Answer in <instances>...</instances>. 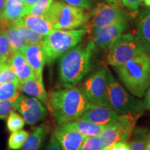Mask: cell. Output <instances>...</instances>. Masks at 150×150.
Masks as SVG:
<instances>
[{
  "mask_svg": "<svg viewBox=\"0 0 150 150\" xmlns=\"http://www.w3.org/2000/svg\"><path fill=\"white\" fill-rule=\"evenodd\" d=\"M19 90L22 93L38 99L46 105L48 102V95L45 88L43 80H40L35 76L24 81L19 82Z\"/></svg>",
  "mask_w": 150,
  "mask_h": 150,
  "instance_id": "cell-18",
  "label": "cell"
},
{
  "mask_svg": "<svg viewBox=\"0 0 150 150\" xmlns=\"http://www.w3.org/2000/svg\"><path fill=\"white\" fill-rule=\"evenodd\" d=\"M44 17L54 29L71 30L85 25L89 20V13L81 8L54 1Z\"/></svg>",
  "mask_w": 150,
  "mask_h": 150,
  "instance_id": "cell-5",
  "label": "cell"
},
{
  "mask_svg": "<svg viewBox=\"0 0 150 150\" xmlns=\"http://www.w3.org/2000/svg\"><path fill=\"white\" fill-rule=\"evenodd\" d=\"M26 9L23 0H6L1 19L8 23H13L25 15Z\"/></svg>",
  "mask_w": 150,
  "mask_h": 150,
  "instance_id": "cell-19",
  "label": "cell"
},
{
  "mask_svg": "<svg viewBox=\"0 0 150 150\" xmlns=\"http://www.w3.org/2000/svg\"><path fill=\"white\" fill-rule=\"evenodd\" d=\"M128 23L127 19L101 27H92L91 31L92 40L96 46L108 49L110 45L127 29Z\"/></svg>",
  "mask_w": 150,
  "mask_h": 150,
  "instance_id": "cell-12",
  "label": "cell"
},
{
  "mask_svg": "<svg viewBox=\"0 0 150 150\" xmlns=\"http://www.w3.org/2000/svg\"><path fill=\"white\" fill-rule=\"evenodd\" d=\"M60 1L72 6L83 9H89L95 4L96 0H60Z\"/></svg>",
  "mask_w": 150,
  "mask_h": 150,
  "instance_id": "cell-34",
  "label": "cell"
},
{
  "mask_svg": "<svg viewBox=\"0 0 150 150\" xmlns=\"http://www.w3.org/2000/svg\"><path fill=\"white\" fill-rule=\"evenodd\" d=\"M96 45L93 40L80 44L63 54L59 59V79L65 87H73L91 70Z\"/></svg>",
  "mask_w": 150,
  "mask_h": 150,
  "instance_id": "cell-2",
  "label": "cell"
},
{
  "mask_svg": "<svg viewBox=\"0 0 150 150\" xmlns=\"http://www.w3.org/2000/svg\"><path fill=\"white\" fill-rule=\"evenodd\" d=\"M106 1L108 3H111V4H119L120 2H121V0H106Z\"/></svg>",
  "mask_w": 150,
  "mask_h": 150,
  "instance_id": "cell-42",
  "label": "cell"
},
{
  "mask_svg": "<svg viewBox=\"0 0 150 150\" xmlns=\"http://www.w3.org/2000/svg\"><path fill=\"white\" fill-rule=\"evenodd\" d=\"M143 0H121V2L125 7L130 11H137Z\"/></svg>",
  "mask_w": 150,
  "mask_h": 150,
  "instance_id": "cell-35",
  "label": "cell"
},
{
  "mask_svg": "<svg viewBox=\"0 0 150 150\" xmlns=\"http://www.w3.org/2000/svg\"><path fill=\"white\" fill-rule=\"evenodd\" d=\"M108 99L110 108L118 113L136 114L143 109L142 102L131 96L108 69Z\"/></svg>",
  "mask_w": 150,
  "mask_h": 150,
  "instance_id": "cell-6",
  "label": "cell"
},
{
  "mask_svg": "<svg viewBox=\"0 0 150 150\" xmlns=\"http://www.w3.org/2000/svg\"><path fill=\"white\" fill-rule=\"evenodd\" d=\"M145 150H150V134L148 136L147 142H146Z\"/></svg>",
  "mask_w": 150,
  "mask_h": 150,
  "instance_id": "cell-41",
  "label": "cell"
},
{
  "mask_svg": "<svg viewBox=\"0 0 150 150\" xmlns=\"http://www.w3.org/2000/svg\"><path fill=\"white\" fill-rule=\"evenodd\" d=\"M5 1L6 0H0V21L2 20V19H1V14H2V12H3Z\"/></svg>",
  "mask_w": 150,
  "mask_h": 150,
  "instance_id": "cell-40",
  "label": "cell"
},
{
  "mask_svg": "<svg viewBox=\"0 0 150 150\" xmlns=\"http://www.w3.org/2000/svg\"><path fill=\"white\" fill-rule=\"evenodd\" d=\"M103 148L100 136L86 137L80 150H101Z\"/></svg>",
  "mask_w": 150,
  "mask_h": 150,
  "instance_id": "cell-32",
  "label": "cell"
},
{
  "mask_svg": "<svg viewBox=\"0 0 150 150\" xmlns=\"http://www.w3.org/2000/svg\"><path fill=\"white\" fill-rule=\"evenodd\" d=\"M47 106L58 125H61L79 120L94 104L89 102L81 89L73 86L50 93Z\"/></svg>",
  "mask_w": 150,
  "mask_h": 150,
  "instance_id": "cell-1",
  "label": "cell"
},
{
  "mask_svg": "<svg viewBox=\"0 0 150 150\" xmlns=\"http://www.w3.org/2000/svg\"><path fill=\"white\" fill-rule=\"evenodd\" d=\"M4 31L8 38L13 53L21 52L27 45L15 24H7L4 27Z\"/></svg>",
  "mask_w": 150,
  "mask_h": 150,
  "instance_id": "cell-23",
  "label": "cell"
},
{
  "mask_svg": "<svg viewBox=\"0 0 150 150\" xmlns=\"http://www.w3.org/2000/svg\"><path fill=\"white\" fill-rule=\"evenodd\" d=\"M112 150H129L128 143L126 142H118L113 144Z\"/></svg>",
  "mask_w": 150,
  "mask_h": 150,
  "instance_id": "cell-38",
  "label": "cell"
},
{
  "mask_svg": "<svg viewBox=\"0 0 150 150\" xmlns=\"http://www.w3.org/2000/svg\"><path fill=\"white\" fill-rule=\"evenodd\" d=\"M148 136L145 129H136L131 134L128 143L129 150H145L146 142Z\"/></svg>",
  "mask_w": 150,
  "mask_h": 150,
  "instance_id": "cell-25",
  "label": "cell"
},
{
  "mask_svg": "<svg viewBox=\"0 0 150 150\" xmlns=\"http://www.w3.org/2000/svg\"><path fill=\"white\" fill-rule=\"evenodd\" d=\"M63 150H80L86 137L66 124L58 125L53 133Z\"/></svg>",
  "mask_w": 150,
  "mask_h": 150,
  "instance_id": "cell-13",
  "label": "cell"
},
{
  "mask_svg": "<svg viewBox=\"0 0 150 150\" xmlns=\"http://www.w3.org/2000/svg\"><path fill=\"white\" fill-rule=\"evenodd\" d=\"M120 115L112 108L94 105L81 116L79 119L101 125L108 126L117 119Z\"/></svg>",
  "mask_w": 150,
  "mask_h": 150,
  "instance_id": "cell-15",
  "label": "cell"
},
{
  "mask_svg": "<svg viewBox=\"0 0 150 150\" xmlns=\"http://www.w3.org/2000/svg\"><path fill=\"white\" fill-rule=\"evenodd\" d=\"M16 110L22 115L25 123L29 125L40 122L47 115V109L40 100L35 97L24 96L22 94L18 97Z\"/></svg>",
  "mask_w": 150,
  "mask_h": 150,
  "instance_id": "cell-11",
  "label": "cell"
},
{
  "mask_svg": "<svg viewBox=\"0 0 150 150\" xmlns=\"http://www.w3.org/2000/svg\"><path fill=\"white\" fill-rule=\"evenodd\" d=\"M49 129L45 126L35 127L29 134L27 140L20 150H39L48 134Z\"/></svg>",
  "mask_w": 150,
  "mask_h": 150,
  "instance_id": "cell-21",
  "label": "cell"
},
{
  "mask_svg": "<svg viewBox=\"0 0 150 150\" xmlns=\"http://www.w3.org/2000/svg\"><path fill=\"white\" fill-rule=\"evenodd\" d=\"M67 125L71 128L79 131L86 137L99 136L104 129L107 126H101L91 122L83 120H76L71 122L67 123Z\"/></svg>",
  "mask_w": 150,
  "mask_h": 150,
  "instance_id": "cell-22",
  "label": "cell"
},
{
  "mask_svg": "<svg viewBox=\"0 0 150 150\" xmlns=\"http://www.w3.org/2000/svg\"><path fill=\"white\" fill-rule=\"evenodd\" d=\"M115 70L129 93L138 98L144 96L150 85V56L147 52L115 66Z\"/></svg>",
  "mask_w": 150,
  "mask_h": 150,
  "instance_id": "cell-3",
  "label": "cell"
},
{
  "mask_svg": "<svg viewBox=\"0 0 150 150\" xmlns=\"http://www.w3.org/2000/svg\"><path fill=\"white\" fill-rule=\"evenodd\" d=\"M38 0H23V1L25 4L26 6L27 7H29L31 6V5H33V4L36 2Z\"/></svg>",
  "mask_w": 150,
  "mask_h": 150,
  "instance_id": "cell-39",
  "label": "cell"
},
{
  "mask_svg": "<svg viewBox=\"0 0 150 150\" xmlns=\"http://www.w3.org/2000/svg\"><path fill=\"white\" fill-rule=\"evenodd\" d=\"M8 63L16 73L19 82L35 76L33 70L21 52H13Z\"/></svg>",
  "mask_w": 150,
  "mask_h": 150,
  "instance_id": "cell-17",
  "label": "cell"
},
{
  "mask_svg": "<svg viewBox=\"0 0 150 150\" xmlns=\"http://www.w3.org/2000/svg\"><path fill=\"white\" fill-rule=\"evenodd\" d=\"M126 18L125 12L117 4L99 3L89 13L87 29L109 25Z\"/></svg>",
  "mask_w": 150,
  "mask_h": 150,
  "instance_id": "cell-10",
  "label": "cell"
},
{
  "mask_svg": "<svg viewBox=\"0 0 150 150\" xmlns=\"http://www.w3.org/2000/svg\"><path fill=\"white\" fill-rule=\"evenodd\" d=\"M29 133L27 131L19 130L12 132L8 138V146L11 150H18L24 145L27 140Z\"/></svg>",
  "mask_w": 150,
  "mask_h": 150,
  "instance_id": "cell-28",
  "label": "cell"
},
{
  "mask_svg": "<svg viewBox=\"0 0 150 150\" xmlns=\"http://www.w3.org/2000/svg\"><path fill=\"white\" fill-rule=\"evenodd\" d=\"M88 32L86 27L80 29H54L43 38L41 45L45 54L46 63L52 64L65 52L81 42Z\"/></svg>",
  "mask_w": 150,
  "mask_h": 150,
  "instance_id": "cell-4",
  "label": "cell"
},
{
  "mask_svg": "<svg viewBox=\"0 0 150 150\" xmlns=\"http://www.w3.org/2000/svg\"><path fill=\"white\" fill-rule=\"evenodd\" d=\"M6 63H1V62H0V74H1V72L3 71L5 65Z\"/></svg>",
  "mask_w": 150,
  "mask_h": 150,
  "instance_id": "cell-44",
  "label": "cell"
},
{
  "mask_svg": "<svg viewBox=\"0 0 150 150\" xmlns=\"http://www.w3.org/2000/svg\"><path fill=\"white\" fill-rule=\"evenodd\" d=\"M138 116L136 114H122L113 123L106 127L99 135L102 140L103 148L118 142L128 141Z\"/></svg>",
  "mask_w": 150,
  "mask_h": 150,
  "instance_id": "cell-9",
  "label": "cell"
},
{
  "mask_svg": "<svg viewBox=\"0 0 150 150\" xmlns=\"http://www.w3.org/2000/svg\"><path fill=\"white\" fill-rule=\"evenodd\" d=\"M136 36L150 56V10L144 11L138 21Z\"/></svg>",
  "mask_w": 150,
  "mask_h": 150,
  "instance_id": "cell-20",
  "label": "cell"
},
{
  "mask_svg": "<svg viewBox=\"0 0 150 150\" xmlns=\"http://www.w3.org/2000/svg\"><path fill=\"white\" fill-rule=\"evenodd\" d=\"M149 134H150V129H149Z\"/></svg>",
  "mask_w": 150,
  "mask_h": 150,
  "instance_id": "cell-45",
  "label": "cell"
},
{
  "mask_svg": "<svg viewBox=\"0 0 150 150\" xmlns=\"http://www.w3.org/2000/svg\"><path fill=\"white\" fill-rule=\"evenodd\" d=\"M15 81H18L16 73L8 64V63H7L3 71L0 74V85L6 82Z\"/></svg>",
  "mask_w": 150,
  "mask_h": 150,
  "instance_id": "cell-33",
  "label": "cell"
},
{
  "mask_svg": "<svg viewBox=\"0 0 150 150\" xmlns=\"http://www.w3.org/2000/svg\"><path fill=\"white\" fill-rule=\"evenodd\" d=\"M18 97L11 100L0 101V120L7 119L11 112L17 109Z\"/></svg>",
  "mask_w": 150,
  "mask_h": 150,
  "instance_id": "cell-31",
  "label": "cell"
},
{
  "mask_svg": "<svg viewBox=\"0 0 150 150\" xmlns=\"http://www.w3.org/2000/svg\"><path fill=\"white\" fill-rule=\"evenodd\" d=\"M108 49L106 61L114 67L124 64L145 51L138 37L131 33L122 34Z\"/></svg>",
  "mask_w": 150,
  "mask_h": 150,
  "instance_id": "cell-7",
  "label": "cell"
},
{
  "mask_svg": "<svg viewBox=\"0 0 150 150\" xmlns=\"http://www.w3.org/2000/svg\"><path fill=\"white\" fill-rule=\"evenodd\" d=\"M142 2L144 3V4H145L146 6L148 7V8L150 9V0H143Z\"/></svg>",
  "mask_w": 150,
  "mask_h": 150,
  "instance_id": "cell-43",
  "label": "cell"
},
{
  "mask_svg": "<svg viewBox=\"0 0 150 150\" xmlns=\"http://www.w3.org/2000/svg\"><path fill=\"white\" fill-rule=\"evenodd\" d=\"M142 106L143 109L150 110V85L146 92L145 100L142 102Z\"/></svg>",
  "mask_w": 150,
  "mask_h": 150,
  "instance_id": "cell-37",
  "label": "cell"
},
{
  "mask_svg": "<svg viewBox=\"0 0 150 150\" xmlns=\"http://www.w3.org/2000/svg\"><path fill=\"white\" fill-rule=\"evenodd\" d=\"M108 67L97 70L84 81L82 91L91 104L110 107L108 99Z\"/></svg>",
  "mask_w": 150,
  "mask_h": 150,
  "instance_id": "cell-8",
  "label": "cell"
},
{
  "mask_svg": "<svg viewBox=\"0 0 150 150\" xmlns=\"http://www.w3.org/2000/svg\"><path fill=\"white\" fill-rule=\"evenodd\" d=\"M45 150H63L56 138L52 135Z\"/></svg>",
  "mask_w": 150,
  "mask_h": 150,
  "instance_id": "cell-36",
  "label": "cell"
},
{
  "mask_svg": "<svg viewBox=\"0 0 150 150\" xmlns=\"http://www.w3.org/2000/svg\"><path fill=\"white\" fill-rule=\"evenodd\" d=\"M16 25L19 31L23 36L26 42L27 43V45L38 44V43H41V42H42L43 38H44L43 35L33 32V31H31V30H30L23 25H20V24H16Z\"/></svg>",
  "mask_w": 150,
  "mask_h": 150,
  "instance_id": "cell-29",
  "label": "cell"
},
{
  "mask_svg": "<svg viewBox=\"0 0 150 150\" xmlns=\"http://www.w3.org/2000/svg\"><path fill=\"white\" fill-rule=\"evenodd\" d=\"M24 124L25 121L24 118L15 111L11 112L7 117V128L11 132L21 130L24 127Z\"/></svg>",
  "mask_w": 150,
  "mask_h": 150,
  "instance_id": "cell-30",
  "label": "cell"
},
{
  "mask_svg": "<svg viewBox=\"0 0 150 150\" xmlns=\"http://www.w3.org/2000/svg\"><path fill=\"white\" fill-rule=\"evenodd\" d=\"M13 23L23 25L33 32L43 36L49 35L54 30L51 23L43 16L24 15Z\"/></svg>",
  "mask_w": 150,
  "mask_h": 150,
  "instance_id": "cell-16",
  "label": "cell"
},
{
  "mask_svg": "<svg viewBox=\"0 0 150 150\" xmlns=\"http://www.w3.org/2000/svg\"><path fill=\"white\" fill-rule=\"evenodd\" d=\"M21 52L33 70L35 77L42 80L43 69L46 63V59L41 43L27 45Z\"/></svg>",
  "mask_w": 150,
  "mask_h": 150,
  "instance_id": "cell-14",
  "label": "cell"
},
{
  "mask_svg": "<svg viewBox=\"0 0 150 150\" xmlns=\"http://www.w3.org/2000/svg\"><path fill=\"white\" fill-rule=\"evenodd\" d=\"M53 2L54 0H38L31 6L27 7L25 15L44 17Z\"/></svg>",
  "mask_w": 150,
  "mask_h": 150,
  "instance_id": "cell-27",
  "label": "cell"
},
{
  "mask_svg": "<svg viewBox=\"0 0 150 150\" xmlns=\"http://www.w3.org/2000/svg\"><path fill=\"white\" fill-rule=\"evenodd\" d=\"M19 81H9L0 85V101L11 100L18 98L20 95Z\"/></svg>",
  "mask_w": 150,
  "mask_h": 150,
  "instance_id": "cell-26",
  "label": "cell"
},
{
  "mask_svg": "<svg viewBox=\"0 0 150 150\" xmlns=\"http://www.w3.org/2000/svg\"><path fill=\"white\" fill-rule=\"evenodd\" d=\"M4 20L0 21V62L8 63L9 59L12 55L10 42L4 31V27L8 24Z\"/></svg>",
  "mask_w": 150,
  "mask_h": 150,
  "instance_id": "cell-24",
  "label": "cell"
}]
</instances>
